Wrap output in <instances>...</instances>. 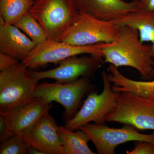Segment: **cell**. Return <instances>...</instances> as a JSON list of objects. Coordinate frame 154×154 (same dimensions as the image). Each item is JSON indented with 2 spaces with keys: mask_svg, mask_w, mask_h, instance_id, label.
Returning a JSON list of instances; mask_svg holds the SVG:
<instances>
[{
  "mask_svg": "<svg viewBox=\"0 0 154 154\" xmlns=\"http://www.w3.org/2000/svg\"><path fill=\"white\" fill-rule=\"evenodd\" d=\"M50 104L45 99L36 98L26 105L2 115L15 135L24 136L44 116L49 113Z\"/></svg>",
  "mask_w": 154,
  "mask_h": 154,
  "instance_id": "8fae6325",
  "label": "cell"
},
{
  "mask_svg": "<svg viewBox=\"0 0 154 154\" xmlns=\"http://www.w3.org/2000/svg\"><path fill=\"white\" fill-rule=\"evenodd\" d=\"M134 149L127 152L128 154H154V143L148 141H137Z\"/></svg>",
  "mask_w": 154,
  "mask_h": 154,
  "instance_id": "44dd1931",
  "label": "cell"
},
{
  "mask_svg": "<svg viewBox=\"0 0 154 154\" xmlns=\"http://www.w3.org/2000/svg\"><path fill=\"white\" fill-rule=\"evenodd\" d=\"M119 30L120 26L110 21H104L79 12L75 22L61 42L79 46L109 43L116 38Z\"/></svg>",
  "mask_w": 154,
  "mask_h": 154,
  "instance_id": "8992f818",
  "label": "cell"
},
{
  "mask_svg": "<svg viewBox=\"0 0 154 154\" xmlns=\"http://www.w3.org/2000/svg\"><path fill=\"white\" fill-rule=\"evenodd\" d=\"M38 82L21 62L0 71V114L33 101Z\"/></svg>",
  "mask_w": 154,
  "mask_h": 154,
  "instance_id": "7a4b0ae2",
  "label": "cell"
},
{
  "mask_svg": "<svg viewBox=\"0 0 154 154\" xmlns=\"http://www.w3.org/2000/svg\"><path fill=\"white\" fill-rule=\"evenodd\" d=\"M89 54L103 58L98 44L74 46L63 42L46 41L36 45L22 63L28 68H36L48 63H59L71 57Z\"/></svg>",
  "mask_w": 154,
  "mask_h": 154,
  "instance_id": "ba28073f",
  "label": "cell"
},
{
  "mask_svg": "<svg viewBox=\"0 0 154 154\" xmlns=\"http://www.w3.org/2000/svg\"><path fill=\"white\" fill-rule=\"evenodd\" d=\"M28 146L21 137L14 135L2 143L0 146L1 154H28Z\"/></svg>",
  "mask_w": 154,
  "mask_h": 154,
  "instance_id": "ffe728a7",
  "label": "cell"
},
{
  "mask_svg": "<svg viewBox=\"0 0 154 154\" xmlns=\"http://www.w3.org/2000/svg\"><path fill=\"white\" fill-rule=\"evenodd\" d=\"M28 154H43L40 151L32 146H29L28 149Z\"/></svg>",
  "mask_w": 154,
  "mask_h": 154,
  "instance_id": "d4e9b609",
  "label": "cell"
},
{
  "mask_svg": "<svg viewBox=\"0 0 154 154\" xmlns=\"http://www.w3.org/2000/svg\"><path fill=\"white\" fill-rule=\"evenodd\" d=\"M135 128L127 125L113 128L105 124L88 123L80 128L88 135L96 147L97 153L115 154L116 148L130 141H148L154 143V133L146 134L138 132Z\"/></svg>",
  "mask_w": 154,
  "mask_h": 154,
  "instance_id": "9c48e42d",
  "label": "cell"
},
{
  "mask_svg": "<svg viewBox=\"0 0 154 154\" xmlns=\"http://www.w3.org/2000/svg\"><path fill=\"white\" fill-rule=\"evenodd\" d=\"M28 146L43 154H64L59 134V126L54 118L46 113L27 134L21 137Z\"/></svg>",
  "mask_w": 154,
  "mask_h": 154,
  "instance_id": "7c38bea8",
  "label": "cell"
},
{
  "mask_svg": "<svg viewBox=\"0 0 154 154\" xmlns=\"http://www.w3.org/2000/svg\"><path fill=\"white\" fill-rule=\"evenodd\" d=\"M79 12L97 19L112 21L128 13L139 10V0H73Z\"/></svg>",
  "mask_w": 154,
  "mask_h": 154,
  "instance_id": "4fadbf2b",
  "label": "cell"
},
{
  "mask_svg": "<svg viewBox=\"0 0 154 154\" xmlns=\"http://www.w3.org/2000/svg\"><path fill=\"white\" fill-rule=\"evenodd\" d=\"M20 61L11 55L0 53V71L11 67Z\"/></svg>",
  "mask_w": 154,
  "mask_h": 154,
  "instance_id": "603a6c76",
  "label": "cell"
},
{
  "mask_svg": "<svg viewBox=\"0 0 154 154\" xmlns=\"http://www.w3.org/2000/svg\"><path fill=\"white\" fill-rule=\"evenodd\" d=\"M71 57L59 63L57 67L44 71L30 70L38 81L51 79L58 82H72L83 77H91L104 63L103 57L90 56Z\"/></svg>",
  "mask_w": 154,
  "mask_h": 154,
  "instance_id": "30bf717a",
  "label": "cell"
},
{
  "mask_svg": "<svg viewBox=\"0 0 154 154\" xmlns=\"http://www.w3.org/2000/svg\"><path fill=\"white\" fill-rule=\"evenodd\" d=\"M93 85L90 77H83L72 82H45L38 84L35 97L57 102L65 109L66 121L71 119L78 112L82 99L91 91Z\"/></svg>",
  "mask_w": 154,
  "mask_h": 154,
  "instance_id": "52a82bcc",
  "label": "cell"
},
{
  "mask_svg": "<svg viewBox=\"0 0 154 154\" xmlns=\"http://www.w3.org/2000/svg\"><path fill=\"white\" fill-rule=\"evenodd\" d=\"M110 22L118 26L128 25L136 28L139 32L142 43L150 42L154 59V10L146 11L138 10L128 13ZM154 79V67L148 80Z\"/></svg>",
  "mask_w": 154,
  "mask_h": 154,
  "instance_id": "9a60e30c",
  "label": "cell"
},
{
  "mask_svg": "<svg viewBox=\"0 0 154 154\" xmlns=\"http://www.w3.org/2000/svg\"><path fill=\"white\" fill-rule=\"evenodd\" d=\"M119 26V33L114 41L99 43L104 63H110L117 68H133L143 79L148 80L154 67L152 45L141 42L139 32L136 28L128 25Z\"/></svg>",
  "mask_w": 154,
  "mask_h": 154,
  "instance_id": "6da1fadb",
  "label": "cell"
},
{
  "mask_svg": "<svg viewBox=\"0 0 154 154\" xmlns=\"http://www.w3.org/2000/svg\"><path fill=\"white\" fill-rule=\"evenodd\" d=\"M29 12L43 28L48 40L60 42L79 13L73 0H36Z\"/></svg>",
  "mask_w": 154,
  "mask_h": 154,
  "instance_id": "3957f363",
  "label": "cell"
},
{
  "mask_svg": "<svg viewBox=\"0 0 154 154\" xmlns=\"http://www.w3.org/2000/svg\"><path fill=\"white\" fill-rule=\"evenodd\" d=\"M33 0H0V16L6 26L15 22L27 14L32 8Z\"/></svg>",
  "mask_w": 154,
  "mask_h": 154,
  "instance_id": "ac0fdd59",
  "label": "cell"
},
{
  "mask_svg": "<svg viewBox=\"0 0 154 154\" xmlns=\"http://www.w3.org/2000/svg\"><path fill=\"white\" fill-rule=\"evenodd\" d=\"M109 80L114 92H129L144 98L154 99V80L138 81L131 79L119 71L118 68L110 64L107 68Z\"/></svg>",
  "mask_w": 154,
  "mask_h": 154,
  "instance_id": "2e32d148",
  "label": "cell"
},
{
  "mask_svg": "<svg viewBox=\"0 0 154 154\" xmlns=\"http://www.w3.org/2000/svg\"><path fill=\"white\" fill-rule=\"evenodd\" d=\"M36 45L14 25L6 26L4 19L0 16V53L22 62Z\"/></svg>",
  "mask_w": 154,
  "mask_h": 154,
  "instance_id": "5bb4252c",
  "label": "cell"
},
{
  "mask_svg": "<svg viewBox=\"0 0 154 154\" xmlns=\"http://www.w3.org/2000/svg\"><path fill=\"white\" fill-rule=\"evenodd\" d=\"M15 135L9 128L5 117L0 114V142L1 143Z\"/></svg>",
  "mask_w": 154,
  "mask_h": 154,
  "instance_id": "7402d4cb",
  "label": "cell"
},
{
  "mask_svg": "<svg viewBox=\"0 0 154 154\" xmlns=\"http://www.w3.org/2000/svg\"><path fill=\"white\" fill-rule=\"evenodd\" d=\"M14 25L25 32L27 36L37 44L47 39L43 28L29 11Z\"/></svg>",
  "mask_w": 154,
  "mask_h": 154,
  "instance_id": "d6986e66",
  "label": "cell"
},
{
  "mask_svg": "<svg viewBox=\"0 0 154 154\" xmlns=\"http://www.w3.org/2000/svg\"><path fill=\"white\" fill-rule=\"evenodd\" d=\"M59 134L64 154H95L88 146V135L82 130L72 131L64 126H59Z\"/></svg>",
  "mask_w": 154,
  "mask_h": 154,
  "instance_id": "e0dca14e",
  "label": "cell"
},
{
  "mask_svg": "<svg viewBox=\"0 0 154 154\" xmlns=\"http://www.w3.org/2000/svg\"><path fill=\"white\" fill-rule=\"evenodd\" d=\"M139 10L150 11L154 10V0H139Z\"/></svg>",
  "mask_w": 154,
  "mask_h": 154,
  "instance_id": "cb8c5ba5",
  "label": "cell"
},
{
  "mask_svg": "<svg viewBox=\"0 0 154 154\" xmlns=\"http://www.w3.org/2000/svg\"><path fill=\"white\" fill-rule=\"evenodd\" d=\"M103 89L102 93H90L80 110L71 119L66 121L64 126L75 131L85 125L94 122L95 124H105L107 114L116 105L119 93L114 92L108 74L105 71L102 73Z\"/></svg>",
  "mask_w": 154,
  "mask_h": 154,
  "instance_id": "5b68a950",
  "label": "cell"
},
{
  "mask_svg": "<svg viewBox=\"0 0 154 154\" xmlns=\"http://www.w3.org/2000/svg\"><path fill=\"white\" fill-rule=\"evenodd\" d=\"M105 121L131 125L139 130H154V99L129 92L119 93L116 105L107 114Z\"/></svg>",
  "mask_w": 154,
  "mask_h": 154,
  "instance_id": "277c9868",
  "label": "cell"
}]
</instances>
